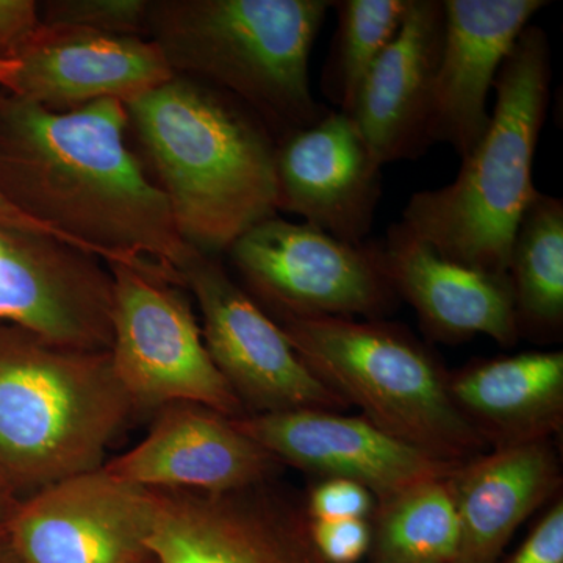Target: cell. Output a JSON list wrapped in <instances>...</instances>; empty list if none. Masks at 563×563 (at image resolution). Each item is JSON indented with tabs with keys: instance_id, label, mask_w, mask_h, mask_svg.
<instances>
[{
	"instance_id": "6da1fadb",
	"label": "cell",
	"mask_w": 563,
	"mask_h": 563,
	"mask_svg": "<svg viewBox=\"0 0 563 563\" xmlns=\"http://www.w3.org/2000/svg\"><path fill=\"white\" fill-rule=\"evenodd\" d=\"M124 103L55 111L0 91V190L14 206L107 263L177 274L196 250L125 143Z\"/></svg>"
},
{
	"instance_id": "7a4b0ae2",
	"label": "cell",
	"mask_w": 563,
	"mask_h": 563,
	"mask_svg": "<svg viewBox=\"0 0 563 563\" xmlns=\"http://www.w3.org/2000/svg\"><path fill=\"white\" fill-rule=\"evenodd\" d=\"M125 109L188 246L229 251L276 217V140L239 99L176 74Z\"/></svg>"
},
{
	"instance_id": "3957f363",
	"label": "cell",
	"mask_w": 563,
	"mask_h": 563,
	"mask_svg": "<svg viewBox=\"0 0 563 563\" xmlns=\"http://www.w3.org/2000/svg\"><path fill=\"white\" fill-rule=\"evenodd\" d=\"M551 73L547 32L529 24L499 68L487 131L462 158L457 177L439 190L415 192L404 207V228L448 261L507 276L515 233L537 191L533 158Z\"/></svg>"
},
{
	"instance_id": "277c9868",
	"label": "cell",
	"mask_w": 563,
	"mask_h": 563,
	"mask_svg": "<svg viewBox=\"0 0 563 563\" xmlns=\"http://www.w3.org/2000/svg\"><path fill=\"white\" fill-rule=\"evenodd\" d=\"M331 0H161L147 32L174 74L209 81L277 141L331 111L314 99L310 54Z\"/></svg>"
},
{
	"instance_id": "5b68a950",
	"label": "cell",
	"mask_w": 563,
	"mask_h": 563,
	"mask_svg": "<svg viewBox=\"0 0 563 563\" xmlns=\"http://www.w3.org/2000/svg\"><path fill=\"white\" fill-rule=\"evenodd\" d=\"M135 413L109 351L0 324V470L18 495L101 468Z\"/></svg>"
},
{
	"instance_id": "8992f818",
	"label": "cell",
	"mask_w": 563,
	"mask_h": 563,
	"mask_svg": "<svg viewBox=\"0 0 563 563\" xmlns=\"http://www.w3.org/2000/svg\"><path fill=\"white\" fill-rule=\"evenodd\" d=\"M277 324L314 376L384 432L446 462L487 453L454 404L450 373L409 329L385 318H290Z\"/></svg>"
},
{
	"instance_id": "52a82bcc",
	"label": "cell",
	"mask_w": 563,
	"mask_h": 563,
	"mask_svg": "<svg viewBox=\"0 0 563 563\" xmlns=\"http://www.w3.org/2000/svg\"><path fill=\"white\" fill-rule=\"evenodd\" d=\"M113 280L110 357L136 412L173 402L210 407L229 418L246 413L211 361L202 329L179 287L161 265L109 263Z\"/></svg>"
},
{
	"instance_id": "ba28073f",
	"label": "cell",
	"mask_w": 563,
	"mask_h": 563,
	"mask_svg": "<svg viewBox=\"0 0 563 563\" xmlns=\"http://www.w3.org/2000/svg\"><path fill=\"white\" fill-rule=\"evenodd\" d=\"M228 252L251 298L277 321L376 320L399 302L380 268L376 240L340 242L307 222L276 214L240 236Z\"/></svg>"
},
{
	"instance_id": "9c48e42d",
	"label": "cell",
	"mask_w": 563,
	"mask_h": 563,
	"mask_svg": "<svg viewBox=\"0 0 563 563\" xmlns=\"http://www.w3.org/2000/svg\"><path fill=\"white\" fill-rule=\"evenodd\" d=\"M202 314L211 361L247 415L351 407L302 362L279 324L211 255L196 251L180 272Z\"/></svg>"
},
{
	"instance_id": "30bf717a",
	"label": "cell",
	"mask_w": 563,
	"mask_h": 563,
	"mask_svg": "<svg viewBox=\"0 0 563 563\" xmlns=\"http://www.w3.org/2000/svg\"><path fill=\"white\" fill-rule=\"evenodd\" d=\"M152 490L157 563H329L303 503L273 481L225 493Z\"/></svg>"
},
{
	"instance_id": "8fae6325",
	"label": "cell",
	"mask_w": 563,
	"mask_h": 563,
	"mask_svg": "<svg viewBox=\"0 0 563 563\" xmlns=\"http://www.w3.org/2000/svg\"><path fill=\"white\" fill-rule=\"evenodd\" d=\"M154 520V490L101 466L22 498L5 532L24 563H143Z\"/></svg>"
},
{
	"instance_id": "7c38bea8",
	"label": "cell",
	"mask_w": 563,
	"mask_h": 563,
	"mask_svg": "<svg viewBox=\"0 0 563 563\" xmlns=\"http://www.w3.org/2000/svg\"><path fill=\"white\" fill-rule=\"evenodd\" d=\"M102 258L0 224V324L57 346L110 351L113 280Z\"/></svg>"
},
{
	"instance_id": "4fadbf2b",
	"label": "cell",
	"mask_w": 563,
	"mask_h": 563,
	"mask_svg": "<svg viewBox=\"0 0 563 563\" xmlns=\"http://www.w3.org/2000/svg\"><path fill=\"white\" fill-rule=\"evenodd\" d=\"M233 424L282 463L324 477L354 481L377 503L431 481L461 463L442 461L396 439L363 417L325 410L244 415Z\"/></svg>"
},
{
	"instance_id": "5bb4252c",
	"label": "cell",
	"mask_w": 563,
	"mask_h": 563,
	"mask_svg": "<svg viewBox=\"0 0 563 563\" xmlns=\"http://www.w3.org/2000/svg\"><path fill=\"white\" fill-rule=\"evenodd\" d=\"M274 162L277 211L301 217L340 242H368L384 166L351 117L331 109L312 128L284 136Z\"/></svg>"
},
{
	"instance_id": "9a60e30c",
	"label": "cell",
	"mask_w": 563,
	"mask_h": 563,
	"mask_svg": "<svg viewBox=\"0 0 563 563\" xmlns=\"http://www.w3.org/2000/svg\"><path fill=\"white\" fill-rule=\"evenodd\" d=\"M106 470L147 488L225 493L269 483L282 463L210 407L173 402L155 410L150 432Z\"/></svg>"
},
{
	"instance_id": "2e32d148",
	"label": "cell",
	"mask_w": 563,
	"mask_h": 563,
	"mask_svg": "<svg viewBox=\"0 0 563 563\" xmlns=\"http://www.w3.org/2000/svg\"><path fill=\"white\" fill-rule=\"evenodd\" d=\"M547 0H443L444 35L431 118V144L463 158L490 122L487 99L518 36Z\"/></svg>"
},
{
	"instance_id": "e0dca14e",
	"label": "cell",
	"mask_w": 563,
	"mask_h": 563,
	"mask_svg": "<svg viewBox=\"0 0 563 563\" xmlns=\"http://www.w3.org/2000/svg\"><path fill=\"white\" fill-rule=\"evenodd\" d=\"M18 62L13 95L55 111L128 106L176 76L152 40L44 24Z\"/></svg>"
},
{
	"instance_id": "ac0fdd59",
	"label": "cell",
	"mask_w": 563,
	"mask_h": 563,
	"mask_svg": "<svg viewBox=\"0 0 563 563\" xmlns=\"http://www.w3.org/2000/svg\"><path fill=\"white\" fill-rule=\"evenodd\" d=\"M376 242L388 284L413 307L429 339L459 343L487 335L504 347L520 340L509 276L448 261L401 222Z\"/></svg>"
},
{
	"instance_id": "d6986e66",
	"label": "cell",
	"mask_w": 563,
	"mask_h": 563,
	"mask_svg": "<svg viewBox=\"0 0 563 563\" xmlns=\"http://www.w3.org/2000/svg\"><path fill=\"white\" fill-rule=\"evenodd\" d=\"M444 35L443 0H409L401 27L363 81L352 120L380 165L417 161L429 140Z\"/></svg>"
},
{
	"instance_id": "ffe728a7",
	"label": "cell",
	"mask_w": 563,
	"mask_h": 563,
	"mask_svg": "<svg viewBox=\"0 0 563 563\" xmlns=\"http://www.w3.org/2000/svg\"><path fill=\"white\" fill-rule=\"evenodd\" d=\"M457 515L453 563H498L517 529L561 488L550 440L495 448L448 477Z\"/></svg>"
},
{
	"instance_id": "44dd1931",
	"label": "cell",
	"mask_w": 563,
	"mask_h": 563,
	"mask_svg": "<svg viewBox=\"0 0 563 563\" xmlns=\"http://www.w3.org/2000/svg\"><path fill=\"white\" fill-rule=\"evenodd\" d=\"M450 391L487 446L547 442L563 426V352H523L450 373Z\"/></svg>"
},
{
	"instance_id": "7402d4cb",
	"label": "cell",
	"mask_w": 563,
	"mask_h": 563,
	"mask_svg": "<svg viewBox=\"0 0 563 563\" xmlns=\"http://www.w3.org/2000/svg\"><path fill=\"white\" fill-rule=\"evenodd\" d=\"M518 332L555 340L563 328V201L537 190L526 207L507 268Z\"/></svg>"
},
{
	"instance_id": "603a6c76",
	"label": "cell",
	"mask_w": 563,
	"mask_h": 563,
	"mask_svg": "<svg viewBox=\"0 0 563 563\" xmlns=\"http://www.w3.org/2000/svg\"><path fill=\"white\" fill-rule=\"evenodd\" d=\"M372 520L373 563H453L459 525L448 477L377 503Z\"/></svg>"
},
{
	"instance_id": "cb8c5ba5",
	"label": "cell",
	"mask_w": 563,
	"mask_h": 563,
	"mask_svg": "<svg viewBox=\"0 0 563 563\" xmlns=\"http://www.w3.org/2000/svg\"><path fill=\"white\" fill-rule=\"evenodd\" d=\"M409 0H333L336 31L321 87L333 110L352 117L358 91L401 27Z\"/></svg>"
},
{
	"instance_id": "d4e9b609",
	"label": "cell",
	"mask_w": 563,
	"mask_h": 563,
	"mask_svg": "<svg viewBox=\"0 0 563 563\" xmlns=\"http://www.w3.org/2000/svg\"><path fill=\"white\" fill-rule=\"evenodd\" d=\"M150 3L146 0H51L40 7L41 22L51 27L140 36L147 31Z\"/></svg>"
},
{
	"instance_id": "484cf974",
	"label": "cell",
	"mask_w": 563,
	"mask_h": 563,
	"mask_svg": "<svg viewBox=\"0 0 563 563\" xmlns=\"http://www.w3.org/2000/svg\"><path fill=\"white\" fill-rule=\"evenodd\" d=\"M376 504L368 488L342 477H325L303 501L312 521L368 520Z\"/></svg>"
},
{
	"instance_id": "4316f807",
	"label": "cell",
	"mask_w": 563,
	"mask_h": 563,
	"mask_svg": "<svg viewBox=\"0 0 563 563\" xmlns=\"http://www.w3.org/2000/svg\"><path fill=\"white\" fill-rule=\"evenodd\" d=\"M313 542L329 563H357L372 548L368 520L312 521Z\"/></svg>"
},
{
	"instance_id": "83f0119b",
	"label": "cell",
	"mask_w": 563,
	"mask_h": 563,
	"mask_svg": "<svg viewBox=\"0 0 563 563\" xmlns=\"http://www.w3.org/2000/svg\"><path fill=\"white\" fill-rule=\"evenodd\" d=\"M41 25L38 3L33 0H0V60L18 62Z\"/></svg>"
},
{
	"instance_id": "f1b7e54d",
	"label": "cell",
	"mask_w": 563,
	"mask_h": 563,
	"mask_svg": "<svg viewBox=\"0 0 563 563\" xmlns=\"http://www.w3.org/2000/svg\"><path fill=\"white\" fill-rule=\"evenodd\" d=\"M509 563H563V501L553 504Z\"/></svg>"
},
{
	"instance_id": "f546056e",
	"label": "cell",
	"mask_w": 563,
	"mask_h": 563,
	"mask_svg": "<svg viewBox=\"0 0 563 563\" xmlns=\"http://www.w3.org/2000/svg\"><path fill=\"white\" fill-rule=\"evenodd\" d=\"M0 224L10 225V228L24 229V231L43 233V235L54 236V239L62 240V242L68 243L70 246H76V244L66 239V236L52 231V229L47 228L43 222L33 220V218L22 213V211L18 209V207L14 206L5 195H3L2 190H0ZM88 254H90V252H88Z\"/></svg>"
},
{
	"instance_id": "4dcf8cb0",
	"label": "cell",
	"mask_w": 563,
	"mask_h": 563,
	"mask_svg": "<svg viewBox=\"0 0 563 563\" xmlns=\"http://www.w3.org/2000/svg\"><path fill=\"white\" fill-rule=\"evenodd\" d=\"M22 498L14 490L13 485L7 479L5 474L0 470V531L7 528L10 518L16 512Z\"/></svg>"
},
{
	"instance_id": "1f68e13d",
	"label": "cell",
	"mask_w": 563,
	"mask_h": 563,
	"mask_svg": "<svg viewBox=\"0 0 563 563\" xmlns=\"http://www.w3.org/2000/svg\"><path fill=\"white\" fill-rule=\"evenodd\" d=\"M18 69H20V62L0 60V88H2V90L9 92L14 91Z\"/></svg>"
},
{
	"instance_id": "d6a6232c",
	"label": "cell",
	"mask_w": 563,
	"mask_h": 563,
	"mask_svg": "<svg viewBox=\"0 0 563 563\" xmlns=\"http://www.w3.org/2000/svg\"><path fill=\"white\" fill-rule=\"evenodd\" d=\"M0 563H24L20 555L14 553L13 547L9 542L5 529L0 531Z\"/></svg>"
},
{
	"instance_id": "836d02e7",
	"label": "cell",
	"mask_w": 563,
	"mask_h": 563,
	"mask_svg": "<svg viewBox=\"0 0 563 563\" xmlns=\"http://www.w3.org/2000/svg\"><path fill=\"white\" fill-rule=\"evenodd\" d=\"M143 563H157L154 561V558H151L150 561L143 562Z\"/></svg>"
}]
</instances>
